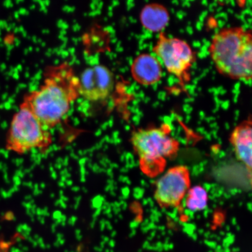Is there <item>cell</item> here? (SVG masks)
Returning a JSON list of instances; mask_svg holds the SVG:
<instances>
[{"label":"cell","mask_w":252,"mask_h":252,"mask_svg":"<svg viewBox=\"0 0 252 252\" xmlns=\"http://www.w3.org/2000/svg\"><path fill=\"white\" fill-rule=\"evenodd\" d=\"M190 183V172L187 166L173 167L158 180L154 198L162 208L178 207L187 196Z\"/></svg>","instance_id":"obj_6"},{"label":"cell","mask_w":252,"mask_h":252,"mask_svg":"<svg viewBox=\"0 0 252 252\" xmlns=\"http://www.w3.org/2000/svg\"><path fill=\"white\" fill-rule=\"evenodd\" d=\"M168 126L141 128L132 135L131 143L140 159V168L147 176L156 177L164 170L166 160L177 154L179 143L170 134Z\"/></svg>","instance_id":"obj_3"},{"label":"cell","mask_w":252,"mask_h":252,"mask_svg":"<svg viewBox=\"0 0 252 252\" xmlns=\"http://www.w3.org/2000/svg\"><path fill=\"white\" fill-rule=\"evenodd\" d=\"M50 137L49 129L44 127L33 112L22 103L11 123L7 148L16 152L25 153L47 144Z\"/></svg>","instance_id":"obj_4"},{"label":"cell","mask_w":252,"mask_h":252,"mask_svg":"<svg viewBox=\"0 0 252 252\" xmlns=\"http://www.w3.org/2000/svg\"><path fill=\"white\" fill-rule=\"evenodd\" d=\"M79 96L78 77L64 63L47 67L42 86L25 95L23 103L50 130L64 118Z\"/></svg>","instance_id":"obj_1"},{"label":"cell","mask_w":252,"mask_h":252,"mask_svg":"<svg viewBox=\"0 0 252 252\" xmlns=\"http://www.w3.org/2000/svg\"><path fill=\"white\" fill-rule=\"evenodd\" d=\"M141 25L151 32H161L168 25L170 15L168 9L158 3L144 6L140 12Z\"/></svg>","instance_id":"obj_10"},{"label":"cell","mask_w":252,"mask_h":252,"mask_svg":"<svg viewBox=\"0 0 252 252\" xmlns=\"http://www.w3.org/2000/svg\"><path fill=\"white\" fill-rule=\"evenodd\" d=\"M79 79L80 96L90 102L102 101L112 94L115 86L114 75L103 65L86 69Z\"/></svg>","instance_id":"obj_7"},{"label":"cell","mask_w":252,"mask_h":252,"mask_svg":"<svg viewBox=\"0 0 252 252\" xmlns=\"http://www.w3.org/2000/svg\"><path fill=\"white\" fill-rule=\"evenodd\" d=\"M153 51L161 60L166 70L178 79L182 86L184 87L190 81V71L196 56L186 41L169 37L161 32Z\"/></svg>","instance_id":"obj_5"},{"label":"cell","mask_w":252,"mask_h":252,"mask_svg":"<svg viewBox=\"0 0 252 252\" xmlns=\"http://www.w3.org/2000/svg\"><path fill=\"white\" fill-rule=\"evenodd\" d=\"M209 52L220 74L234 80H251V31L241 27L222 28L214 34Z\"/></svg>","instance_id":"obj_2"},{"label":"cell","mask_w":252,"mask_h":252,"mask_svg":"<svg viewBox=\"0 0 252 252\" xmlns=\"http://www.w3.org/2000/svg\"><path fill=\"white\" fill-rule=\"evenodd\" d=\"M130 71L134 80L143 86H153L162 76L161 64L156 56L149 53L138 55L132 63Z\"/></svg>","instance_id":"obj_8"},{"label":"cell","mask_w":252,"mask_h":252,"mask_svg":"<svg viewBox=\"0 0 252 252\" xmlns=\"http://www.w3.org/2000/svg\"><path fill=\"white\" fill-rule=\"evenodd\" d=\"M186 197V206L191 212H200L207 206L209 195L206 189L201 186L190 188Z\"/></svg>","instance_id":"obj_11"},{"label":"cell","mask_w":252,"mask_h":252,"mask_svg":"<svg viewBox=\"0 0 252 252\" xmlns=\"http://www.w3.org/2000/svg\"><path fill=\"white\" fill-rule=\"evenodd\" d=\"M235 155L251 172L252 159V127L250 119L244 121L234 129L229 138Z\"/></svg>","instance_id":"obj_9"}]
</instances>
